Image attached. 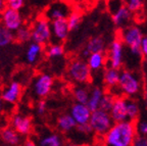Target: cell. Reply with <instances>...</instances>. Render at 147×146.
I'll use <instances>...</instances> for the list:
<instances>
[{
  "label": "cell",
  "instance_id": "cell-1",
  "mask_svg": "<svg viewBox=\"0 0 147 146\" xmlns=\"http://www.w3.org/2000/svg\"><path fill=\"white\" fill-rule=\"evenodd\" d=\"M137 133V127L134 122L115 123L103 137V142L106 146H133L138 136Z\"/></svg>",
  "mask_w": 147,
  "mask_h": 146
},
{
  "label": "cell",
  "instance_id": "cell-2",
  "mask_svg": "<svg viewBox=\"0 0 147 146\" xmlns=\"http://www.w3.org/2000/svg\"><path fill=\"white\" fill-rule=\"evenodd\" d=\"M141 87H142V81L137 72H132L129 70L121 72V78L117 88L122 94L131 98L140 92Z\"/></svg>",
  "mask_w": 147,
  "mask_h": 146
},
{
  "label": "cell",
  "instance_id": "cell-3",
  "mask_svg": "<svg viewBox=\"0 0 147 146\" xmlns=\"http://www.w3.org/2000/svg\"><path fill=\"white\" fill-rule=\"evenodd\" d=\"M143 35L141 30L136 26H130L125 28L121 33V40L124 44L128 46L129 50L134 56H141V42Z\"/></svg>",
  "mask_w": 147,
  "mask_h": 146
},
{
  "label": "cell",
  "instance_id": "cell-4",
  "mask_svg": "<svg viewBox=\"0 0 147 146\" xmlns=\"http://www.w3.org/2000/svg\"><path fill=\"white\" fill-rule=\"evenodd\" d=\"M113 124L115 122L111 119L109 112H104L102 110H98L92 112L91 119L89 122V125L93 133H95L98 136H103V137L111 129Z\"/></svg>",
  "mask_w": 147,
  "mask_h": 146
},
{
  "label": "cell",
  "instance_id": "cell-5",
  "mask_svg": "<svg viewBox=\"0 0 147 146\" xmlns=\"http://www.w3.org/2000/svg\"><path fill=\"white\" fill-rule=\"evenodd\" d=\"M92 71L90 70L87 62L83 59H75L69 64L67 75L73 82L79 85L87 84L91 80Z\"/></svg>",
  "mask_w": 147,
  "mask_h": 146
},
{
  "label": "cell",
  "instance_id": "cell-6",
  "mask_svg": "<svg viewBox=\"0 0 147 146\" xmlns=\"http://www.w3.org/2000/svg\"><path fill=\"white\" fill-rule=\"evenodd\" d=\"M31 31H32V41L40 45L48 43L52 37L51 22H49L46 18H38L31 28Z\"/></svg>",
  "mask_w": 147,
  "mask_h": 146
},
{
  "label": "cell",
  "instance_id": "cell-7",
  "mask_svg": "<svg viewBox=\"0 0 147 146\" xmlns=\"http://www.w3.org/2000/svg\"><path fill=\"white\" fill-rule=\"evenodd\" d=\"M124 62V43L121 39H115L109 45L107 54L108 66L119 70Z\"/></svg>",
  "mask_w": 147,
  "mask_h": 146
},
{
  "label": "cell",
  "instance_id": "cell-8",
  "mask_svg": "<svg viewBox=\"0 0 147 146\" xmlns=\"http://www.w3.org/2000/svg\"><path fill=\"white\" fill-rule=\"evenodd\" d=\"M53 86V78L48 74H41L34 80L33 91L39 98H44L50 93Z\"/></svg>",
  "mask_w": 147,
  "mask_h": 146
},
{
  "label": "cell",
  "instance_id": "cell-9",
  "mask_svg": "<svg viewBox=\"0 0 147 146\" xmlns=\"http://www.w3.org/2000/svg\"><path fill=\"white\" fill-rule=\"evenodd\" d=\"M1 21H2L3 27H5L7 30L11 32H16L23 27V18H22L20 11L10 9L8 7L1 14Z\"/></svg>",
  "mask_w": 147,
  "mask_h": 146
},
{
  "label": "cell",
  "instance_id": "cell-10",
  "mask_svg": "<svg viewBox=\"0 0 147 146\" xmlns=\"http://www.w3.org/2000/svg\"><path fill=\"white\" fill-rule=\"evenodd\" d=\"M132 14L125 2H119L113 10V22L119 28H127V25L132 20Z\"/></svg>",
  "mask_w": 147,
  "mask_h": 146
},
{
  "label": "cell",
  "instance_id": "cell-11",
  "mask_svg": "<svg viewBox=\"0 0 147 146\" xmlns=\"http://www.w3.org/2000/svg\"><path fill=\"white\" fill-rule=\"evenodd\" d=\"M109 114L115 123L129 121L128 114H127V98L117 97L115 99V102H113V105Z\"/></svg>",
  "mask_w": 147,
  "mask_h": 146
},
{
  "label": "cell",
  "instance_id": "cell-12",
  "mask_svg": "<svg viewBox=\"0 0 147 146\" xmlns=\"http://www.w3.org/2000/svg\"><path fill=\"white\" fill-rule=\"evenodd\" d=\"M73 119L77 123L78 126L81 125H86L89 124L90 119H91L92 112L89 110L86 104H81V103H75L73 104L71 108V112H69Z\"/></svg>",
  "mask_w": 147,
  "mask_h": 146
},
{
  "label": "cell",
  "instance_id": "cell-13",
  "mask_svg": "<svg viewBox=\"0 0 147 146\" xmlns=\"http://www.w3.org/2000/svg\"><path fill=\"white\" fill-rule=\"evenodd\" d=\"M51 31H52L53 38L56 40L57 43L67 40L69 31H71L67 18H61V20H56V21L51 22Z\"/></svg>",
  "mask_w": 147,
  "mask_h": 146
},
{
  "label": "cell",
  "instance_id": "cell-14",
  "mask_svg": "<svg viewBox=\"0 0 147 146\" xmlns=\"http://www.w3.org/2000/svg\"><path fill=\"white\" fill-rule=\"evenodd\" d=\"M11 128L18 134L28 135L32 130V121L24 114H14L11 119Z\"/></svg>",
  "mask_w": 147,
  "mask_h": 146
},
{
  "label": "cell",
  "instance_id": "cell-15",
  "mask_svg": "<svg viewBox=\"0 0 147 146\" xmlns=\"http://www.w3.org/2000/svg\"><path fill=\"white\" fill-rule=\"evenodd\" d=\"M71 11H69V8L64 3H56L53 4L47 9L46 11V18L49 22L61 20V18H67Z\"/></svg>",
  "mask_w": 147,
  "mask_h": 146
},
{
  "label": "cell",
  "instance_id": "cell-16",
  "mask_svg": "<svg viewBox=\"0 0 147 146\" xmlns=\"http://www.w3.org/2000/svg\"><path fill=\"white\" fill-rule=\"evenodd\" d=\"M22 95V86L20 83L12 82L1 93L2 100L7 103H16Z\"/></svg>",
  "mask_w": 147,
  "mask_h": 146
},
{
  "label": "cell",
  "instance_id": "cell-17",
  "mask_svg": "<svg viewBox=\"0 0 147 146\" xmlns=\"http://www.w3.org/2000/svg\"><path fill=\"white\" fill-rule=\"evenodd\" d=\"M104 91L99 87H94L93 89L90 91L89 95V100L87 102V106L92 112H96V110H100V103L101 100L104 96Z\"/></svg>",
  "mask_w": 147,
  "mask_h": 146
},
{
  "label": "cell",
  "instance_id": "cell-18",
  "mask_svg": "<svg viewBox=\"0 0 147 146\" xmlns=\"http://www.w3.org/2000/svg\"><path fill=\"white\" fill-rule=\"evenodd\" d=\"M119 78H121V72H119V70L113 69V68H110V66H107L104 70L103 81H104V84L108 88L117 87L119 82Z\"/></svg>",
  "mask_w": 147,
  "mask_h": 146
},
{
  "label": "cell",
  "instance_id": "cell-19",
  "mask_svg": "<svg viewBox=\"0 0 147 146\" xmlns=\"http://www.w3.org/2000/svg\"><path fill=\"white\" fill-rule=\"evenodd\" d=\"M107 57L104 53H93L87 59V64L91 71H99L106 64Z\"/></svg>",
  "mask_w": 147,
  "mask_h": 146
},
{
  "label": "cell",
  "instance_id": "cell-20",
  "mask_svg": "<svg viewBox=\"0 0 147 146\" xmlns=\"http://www.w3.org/2000/svg\"><path fill=\"white\" fill-rule=\"evenodd\" d=\"M77 123L69 114H61L57 119V127L62 132H71L77 128Z\"/></svg>",
  "mask_w": 147,
  "mask_h": 146
},
{
  "label": "cell",
  "instance_id": "cell-21",
  "mask_svg": "<svg viewBox=\"0 0 147 146\" xmlns=\"http://www.w3.org/2000/svg\"><path fill=\"white\" fill-rule=\"evenodd\" d=\"M42 51H43V47H42V45L32 42V43L29 45V47H28L27 53H26L27 62L31 64H34L35 62H37V60L39 59V57H40V55H41Z\"/></svg>",
  "mask_w": 147,
  "mask_h": 146
},
{
  "label": "cell",
  "instance_id": "cell-22",
  "mask_svg": "<svg viewBox=\"0 0 147 146\" xmlns=\"http://www.w3.org/2000/svg\"><path fill=\"white\" fill-rule=\"evenodd\" d=\"M86 48L91 54L93 53H103L105 50V42L100 37H95L89 40Z\"/></svg>",
  "mask_w": 147,
  "mask_h": 146
},
{
  "label": "cell",
  "instance_id": "cell-23",
  "mask_svg": "<svg viewBox=\"0 0 147 146\" xmlns=\"http://www.w3.org/2000/svg\"><path fill=\"white\" fill-rule=\"evenodd\" d=\"M1 138L3 141L10 145H16L20 142V134L12 128H4L1 131Z\"/></svg>",
  "mask_w": 147,
  "mask_h": 146
},
{
  "label": "cell",
  "instance_id": "cell-24",
  "mask_svg": "<svg viewBox=\"0 0 147 146\" xmlns=\"http://www.w3.org/2000/svg\"><path fill=\"white\" fill-rule=\"evenodd\" d=\"M127 114L130 122H135L140 114V106L137 101L132 98H127Z\"/></svg>",
  "mask_w": 147,
  "mask_h": 146
},
{
  "label": "cell",
  "instance_id": "cell-25",
  "mask_svg": "<svg viewBox=\"0 0 147 146\" xmlns=\"http://www.w3.org/2000/svg\"><path fill=\"white\" fill-rule=\"evenodd\" d=\"M62 144L63 142L61 137L58 134H54V133L45 135L39 140L40 146H62Z\"/></svg>",
  "mask_w": 147,
  "mask_h": 146
},
{
  "label": "cell",
  "instance_id": "cell-26",
  "mask_svg": "<svg viewBox=\"0 0 147 146\" xmlns=\"http://www.w3.org/2000/svg\"><path fill=\"white\" fill-rule=\"evenodd\" d=\"M74 98L76 100V103H81V104H87L88 100H89V95L90 91L86 89V87L84 86H78L76 87L73 91Z\"/></svg>",
  "mask_w": 147,
  "mask_h": 146
},
{
  "label": "cell",
  "instance_id": "cell-27",
  "mask_svg": "<svg viewBox=\"0 0 147 146\" xmlns=\"http://www.w3.org/2000/svg\"><path fill=\"white\" fill-rule=\"evenodd\" d=\"M16 37L11 31L7 30L3 26H0V47H4L13 41Z\"/></svg>",
  "mask_w": 147,
  "mask_h": 146
},
{
  "label": "cell",
  "instance_id": "cell-28",
  "mask_svg": "<svg viewBox=\"0 0 147 146\" xmlns=\"http://www.w3.org/2000/svg\"><path fill=\"white\" fill-rule=\"evenodd\" d=\"M64 48L60 43H54L48 46L47 50H46V55L49 58H57L63 55Z\"/></svg>",
  "mask_w": 147,
  "mask_h": 146
},
{
  "label": "cell",
  "instance_id": "cell-29",
  "mask_svg": "<svg viewBox=\"0 0 147 146\" xmlns=\"http://www.w3.org/2000/svg\"><path fill=\"white\" fill-rule=\"evenodd\" d=\"M14 37L18 42H27L29 40H32V31L30 28L23 26L20 30L16 32Z\"/></svg>",
  "mask_w": 147,
  "mask_h": 146
},
{
  "label": "cell",
  "instance_id": "cell-30",
  "mask_svg": "<svg viewBox=\"0 0 147 146\" xmlns=\"http://www.w3.org/2000/svg\"><path fill=\"white\" fill-rule=\"evenodd\" d=\"M67 24H69V28L71 31H74L78 29L79 26L81 24V21H82V16L79 12L77 11H71L69 14V16H67Z\"/></svg>",
  "mask_w": 147,
  "mask_h": 146
},
{
  "label": "cell",
  "instance_id": "cell-31",
  "mask_svg": "<svg viewBox=\"0 0 147 146\" xmlns=\"http://www.w3.org/2000/svg\"><path fill=\"white\" fill-rule=\"evenodd\" d=\"M115 97L113 96V94H108L105 93L103 96V98L101 100L100 103V110H104V112H109L111 110V107H113V102H115Z\"/></svg>",
  "mask_w": 147,
  "mask_h": 146
},
{
  "label": "cell",
  "instance_id": "cell-32",
  "mask_svg": "<svg viewBox=\"0 0 147 146\" xmlns=\"http://www.w3.org/2000/svg\"><path fill=\"white\" fill-rule=\"evenodd\" d=\"M130 11L133 14V12H138L139 10H141L144 5V2L142 0H129L127 2H125Z\"/></svg>",
  "mask_w": 147,
  "mask_h": 146
},
{
  "label": "cell",
  "instance_id": "cell-33",
  "mask_svg": "<svg viewBox=\"0 0 147 146\" xmlns=\"http://www.w3.org/2000/svg\"><path fill=\"white\" fill-rule=\"evenodd\" d=\"M25 5L23 0H8L7 1V7L10 9H13L16 11H20Z\"/></svg>",
  "mask_w": 147,
  "mask_h": 146
},
{
  "label": "cell",
  "instance_id": "cell-34",
  "mask_svg": "<svg viewBox=\"0 0 147 146\" xmlns=\"http://www.w3.org/2000/svg\"><path fill=\"white\" fill-rule=\"evenodd\" d=\"M137 132L141 136H146L147 135V120H143L140 121L137 124Z\"/></svg>",
  "mask_w": 147,
  "mask_h": 146
},
{
  "label": "cell",
  "instance_id": "cell-35",
  "mask_svg": "<svg viewBox=\"0 0 147 146\" xmlns=\"http://www.w3.org/2000/svg\"><path fill=\"white\" fill-rule=\"evenodd\" d=\"M133 146H147V137L146 136L138 135L135 141H134Z\"/></svg>",
  "mask_w": 147,
  "mask_h": 146
},
{
  "label": "cell",
  "instance_id": "cell-36",
  "mask_svg": "<svg viewBox=\"0 0 147 146\" xmlns=\"http://www.w3.org/2000/svg\"><path fill=\"white\" fill-rule=\"evenodd\" d=\"M77 130L79 131L80 133H82V134H85V135H88V134H91V133H93V131H92L91 127H90L89 124H86V125H81V126H77Z\"/></svg>",
  "mask_w": 147,
  "mask_h": 146
},
{
  "label": "cell",
  "instance_id": "cell-37",
  "mask_svg": "<svg viewBox=\"0 0 147 146\" xmlns=\"http://www.w3.org/2000/svg\"><path fill=\"white\" fill-rule=\"evenodd\" d=\"M46 112V102L44 100H40L37 104V112L38 114H44Z\"/></svg>",
  "mask_w": 147,
  "mask_h": 146
},
{
  "label": "cell",
  "instance_id": "cell-38",
  "mask_svg": "<svg viewBox=\"0 0 147 146\" xmlns=\"http://www.w3.org/2000/svg\"><path fill=\"white\" fill-rule=\"evenodd\" d=\"M141 52H142V55L147 57V35L143 37L142 42H141Z\"/></svg>",
  "mask_w": 147,
  "mask_h": 146
},
{
  "label": "cell",
  "instance_id": "cell-39",
  "mask_svg": "<svg viewBox=\"0 0 147 146\" xmlns=\"http://www.w3.org/2000/svg\"><path fill=\"white\" fill-rule=\"evenodd\" d=\"M7 8V1L5 0H0V14H2Z\"/></svg>",
  "mask_w": 147,
  "mask_h": 146
},
{
  "label": "cell",
  "instance_id": "cell-40",
  "mask_svg": "<svg viewBox=\"0 0 147 146\" xmlns=\"http://www.w3.org/2000/svg\"><path fill=\"white\" fill-rule=\"evenodd\" d=\"M81 55H82V57H84V58H89V56L90 55H91V53L89 52V51H88V49L87 48H84V49H83L82 50V52H81Z\"/></svg>",
  "mask_w": 147,
  "mask_h": 146
},
{
  "label": "cell",
  "instance_id": "cell-41",
  "mask_svg": "<svg viewBox=\"0 0 147 146\" xmlns=\"http://www.w3.org/2000/svg\"><path fill=\"white\" fill-rule=\"evenodd\" d=\"M90 146H106V145L104 144V142H102V141H96L93 144H91Z\"/></svg>",
  "mask_w": 147,
  "mask_h": 146
},
{
  "label": "cell",
  "instance_id": "cell-42",
  "mask_svg": "<svg viewBox=\"0 0 147 146\" xmlns=\"http://www.w3.org/2000/svg\"><path fill=\"white\" fill-rule=\"evenodd\" d=\"M26 146H37V144L32 140H27L26 141Z\"/></svg>",
  "mask_w": 147,
  "mask_h": 146
},
{
  "label": "cell",
  "instance_id": "cell-43",
  "mask_svg": "<svg viewBox=\"0 0 147 146\" xmlns=\"http://www.w3.org/2000/svg\"><path fill=\"white\" fill-rule=\"evenodd\" d=\"M2 97H1V95H0V112H1V110H2Z\"/></svg>",
  "mask_w": 147,
  "mask_h": 146
},
{
  "label": "cell",
  "instance_id": "cell-44",
  "mask_svg": "<svg viewBox=\"0 0 147 146\" xmlns=\"http://www.w3.org/2000/svg\"><path fill=\"white\" fill-rule=\"evenodd\" d=\"M145 107H146V110H147V93H146V95H145Z\"/></svg>",
  "mask_w": 147,
  "mask_h": 146
},
{
  "label": "cell",
  "instance_id": "cell-45",
  "mask_svg": "<svg viewBox=\"0 0 147 146\" xmlns=\"http://www.w3.org/2000/svg\"><path fill=\"white\" fill-rule=\"evenodd\" d=\"M65 146H79V145H77V144H73V143H71V144H67V145H65Z\"/></svg>",
  "mask_w": 147,
  "mask_h": 146
}]
</instances>
